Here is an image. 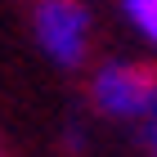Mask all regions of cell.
I'll use <instances>...</instances> for the list:
<instances>
[{
    "mask_svg": "<svg viewBox=\"0 0 157 157\" xmlns=\"http://www.w3.org/2000/svg\"><path fill=\"white\" fill-rule=\"evenodd\" d=\"M90 94H94V108L108 112L117 121H157V72L144 63H103L90 76Z\"/></svg>",
    "mask_w": 157,
    "mask_h": 157,
    "instance_id": "obj_1",
    "label": "cell"
},
{
    "mask_svg": "<svg viewBox=\"0 0 157 157\" xmlns=\"http://www.w3.org/2000/svg\"><path fill=\"white\" fill-rule=\"evenodd\" d=\"M32 32L59 67H81L90 54V9L81 0H36Z\"/></svg>",
    "mask_w": 157,
    "mask_h": 157,
    "instance_id": "obj_2",
    "label": "cell"
},
{
    "mask_svg": "<svg viewBox=\"0 0 157 157\" xmlns=\"http://www.w3.org/2000/svg\"><path fill=\"white\" fill-rule=\"evenodd\" d=\"M121 9H126V23L157 45V0H121Z\"/></svg>",
    "mask_w": 157,
    "mask_h": 157,
    "instance_id": "obj_3",
    "label": "cell"
},
{
    "mask_svg": "<svg viewBox=\"0 0 157 157\" xmlns=\"http://www.w3.org/2000/svg\"><path fill=\"white\" fill-rule=\"evenodd\" d=\"M144 139H148V153L157 157V121H148V135H144Z\"/></svg>",
    "mask_w": 157,
    "mask_h": 157,
    "instance_id": "obj_4",
    "label": "cell"
}]
</instances>
